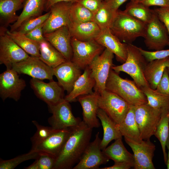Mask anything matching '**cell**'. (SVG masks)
<instances>
[{
  "mask_svg": "<svg viewBox=\"0 0 169 169\" xmlns=\"http://www.w3.org/2000/svg\"><path fill=\"white\" fill-rule=\"evenodd\" d=\"M127 0H104V3L110 8L116 12L119 7Z\"/></svg>",
  "mask_w": 169,
  "mask_h": 169,
  "instance_id": "obj_49",
  "label": "cell"
},
{
  "mask_svg": "<svg viewBox=\"0 0 169 169\" xmlns=\"http://www.w3.org/2000/svg\"><path fill=\"white\" fill-rule=\"evenodd\" d=\"M36 160L40 169H54L56 157L49 153L40 152Z\"/></svg>",
  "mask_w": 169,
  "mask_h": 169,
  "instance_id": "obj_41",
  "label": "cell"
},
{
  "mask_svg": "<svg viewBox=\"0 0 169 169\" xmlns=\"http://www.w3.org/2000/svg\"><path fill=\"white\" fill-rule=\"evenodd\" d=\"M32 122L37 129L36 132L31 138L32 145L36 144L44 140L57 130L54 129L51 126H45L41 125L34 120L32 121Z\"/></svg>",
  "mask_w": 169,
  "mask_h": 169,
  "instance_id": "obj_40",
  "label": "cell"
},
{
  "mask_svg": "<svg viewBox=\"0 0 169 169\" xmlns=\"http://www.w3.org/2000/svg\"><path fill=\"white\" fill-rule=\"evenodd\" d=\"M138 0H131V1L132 2H136Z\"/></svg>",
  "mask_w": 169,
  "mask_h": 169,
  "instance_id": "obj_54",
  "label": "cell"
},
{
  "mask_svg": "<svg viewBox=\"0 0 169 169\" xmlns=\"http://www.w3.org/2000/svg\"><path fill=\"white\" fill-rule=\"evenodd\" d=\"M135 113L141 138L150 140L154 135L161 118V110L155 109L147 103L135 107Z\"/></svg>",
  "mask_w": 169,
  "mask_h": 169,
  "instance_id": "obj_8",
  "label": "cell"
},
{
  "mask_svg": "<svg viewBox=\"0 0 169 169\" xmlns=\"http://www.w3.org/2000/svg\"><path fill=\"white\" fill-rule=\"evenodd\" d=\"M92 129L83 120L71 128L68 139L56 158L54 169L73 168L90 143Z\"/></svg>",
  "mask_w": 169,
  "mask_h": 169,
  "instance_id": "obj_1",
  "label": "cell"
},
{
  "mask_svg": "<svg viewBox=\"0 0 169 169\" xmlns=\"http://www.w3.org/2000/svg\"><path fill=\"white\" fill-rule=\"evenodd\" d=\"M44 23L25 34V36L39 44L46 40L43 32Z\"/></svg>",
  "mask_w": 169,
  "mask_h": 169,
  "instance_id": "obj_45",
  "label": "cell"
},
{
  "mask_svg": "<svg viewBox=\"0 0 169 169\" xmlns=\"http://www.w3.org/2000/svg\"><path fill=\"white\" fill-rule=\"evenodd\" d=\"M73 2H61L51 6L49 16L44 23V34L52 32L63 26L70 25L71 22L69 13Z\"/></svg>",
  "mask_w": 169,
  "mask_h": 169,
  "instance_id": "obj_17",
  "label": "cell"
},
{
  "mask_svg": "<svg viewBox=\"0 0 169 169\" xmlns=\"http://www.w3.org/2000/svg\"><path fill=\"white\" fill-rule=\"evenodd\" d=\"M140 88L146 95L147 104L151 107L161 110L169 108V96L152 89L149 86Z\"/></svg>",
  "mask_w": 169,
  "mask_h": 169,
  "instance_id": "obj_35",
  "label": "cell"
},
{
  "mask_svg": "<svg viewBox=\"0 0 169 169\" xmlns=\"http://www.w3.org/2000/svg\"><path fill=\"white\" fill-rule=\"evenodd\" d=\"M167 69L168 72V74L169 75V66L167 68Z\"/></svg>",
  "mask_w": 169,
  "mask_h": 169,
  "instance_id": "obj_53",
  "label": "cell"
},
{
  "mask_svg": "<svg viewBox=\"0 0 169 169\" xmlns=\"http://www.w3.org/2000/svg\"><path fill=\"white\" fill-rule=\"evenodd\" d=\"M76 0H48L46 5L45 11L48 12L49 11L51 6L54 4L61 2H74Z\"/></svg>",
  "mask_w": 169,
  "mask_h": 169,
  "instance_id": "obj_50",
  "label": "cell"
},
{
  "mask_svg": "<svg viewBox=\"0 0 169 169\" xmlns=\"http://www.w3.org/2000/svg\"><path fill=\"white\" fill-rule=\"evenodd\" d=\"M39 58L44 63L54 68L67 61L64 56L49 42L40 43Z\"/></svg>",
  "mask_w": 169,
  "mask_h": 169,
  "instance_id": "obj_31",
  "label": "cell"
},
{
  "mask_svg": "<svg viewBox=\"0 0 169 169\" xmlns=\"http://www.w3.org/2000/svg\"><path fill=\"white\" fill-rule=\"evenodd\" d=\"M138 48L148 62L156 59L169 57V49L149 51L144 50L140 47H138Z\"/></svg>",
  "mask_w": 169,
  "mask_h": 169,
  "instance_id": "obj_42",
  "label": "cell"
},
{
  "mask_svg": "<svg viewBox=\"0 0 169 169\" xmlns=\"http://www.w3.org/2000/svg\"><path fill=\"white\" fill-rule=\"evenodd\" d=\"M155 90L161 94L169 96V75L167 68Z\"/></svg>",
  "mask_w": 169,
  "mask_h": 169,
  "instance_id": "obj_43",
  "label": "cell"
},
{
  "mask_svg": "<svg viewBox=\"0 0 169 169\" xmlns=\"http://www.w3.org/2000/svg\"><path fill=\"white\" fill-rule=\"evenodd\" d=\"M73 55L71 61L81 70H84L105 48L95 40L82 41L71 38Z\"/></svg>",
  "mask_w": 169,
  "mask_h": 169,
  "instance_id": "obj_5",
  "label": "cell"
},
{
  "mask_svg": "<svg viewBox=\"0 0 169 169\" xmlns=\"http://www.w3.org/2000/svg\"><path fill=\"white\" fill-rule=\"evenodd\" d=\"M7 34L22 49L31 56L39 57L40 44L16 31L11 32L8 29Z\"/></svg>",
  "mask_w": 169,
  "mask_h": 169,
  "instance_id": "obj_33",
  "label": "cell"
},
{
  "mask_svg": "<svg viewBox=\"0 0 169 169\" xmlns=\"http://www.w3.org/2000/svg\"><path fill=\"white\" fill-rule=\"evenodd\" d=\"M30 84L36 95L48 106L55 105L64 99V90L58 82L53 79L46 83L42 80L32 78Z\"/></svg>",
  "mask_w": 169,
  "mask_h": 169,
  "instance_id": "obj_15",
  "label": "cell"
},
{
  "mask_svg": "<svg viewBox=\"0 0 169 169\" xmlns=\"http://www.w3.org/2000/svg\"><path fill=\"white\" fill-rule=\"evenodd\" d=\"M69 15L71 23L93 21L94 13L76 1L73 2L71 5Z\"/></svg>",
  "mask_w": 169,
  "mask_h": 169,
  "instance_id": "obj_36",
  "label": "cell"
},
{
  "mask_svg": "<svg viewBox=\"0 0 169 169\" xmlns=\"http://www.w3.org/2000/svg\"><path fill=\"white\" fill-rule=\"evenodd\" d=\"M166 146L168 149V154L167 155V160L166 163L167 169H169V135L166 141Z\"/></svg>",
  "mask_w": 169,
  "mask_h": 169,
  "instance_id": "obj_52",
  "label": "cell"
},
{
  "mask_svg": "<svg viewBox=\"0 0 169 169\" xmlns=\"http://www.w3.org/2000/svg\"><path fill=\"white\" fill-rule=\"evenodd\" d=\"M104 0H76L94 14L99 9Z\"/></svg>",
  "mask_w": 169,
  "mask_h": 169,
  "instance_id": "obj_46",
  "label": "cell"
},
{
  "mask_svg": "<svg viewBox=\"0 0 169 169\" xmlns=\"http://www.w3.org/2000/svg\"><path fill=\"white\" fill-rule=\"evenodd\" d=\"M146 25L124 11L118 10L109 28L121 42L129 44L139 37H144Z\"/></svg>",
  "mask_w": 169,
  "mask_h": 169,
  "instance_id": "obj_3",
  "label": "cell"
},
{
  "mask_svg": "<svg viewBox=\"0 0 169 169\" xmlns=\"http://www.w3.org/2000/svg\"><path fill=\"white\" fill-rule=\"evenodd\" d=\"M144 38L146 46L151 50H162L168 45L169 40L168 32L154 10L151 19L146 24Z\"/></svg>",
  "mask_w": 169,
  "mask_h": 169,
  "instance_id": "obj_11",
  "label": "cell"
},
{
  "mask_svg": "<svg viewBox=\"0 0 169 169\" xmlns=\"http://www.w3.org/2000/svg\"><path fill=\"white\" fill-rule=\"evenodd\" d=\"M114 54L105 48L96 56L88 67L91 74L95 81L94 91L100 94L105 90L106 84L110 71L113 66Z\"/></svg>",
  "mask_w": 169,
  "mask_h": 169,
  "instance_id": "obj_6",
  "label": "cell"
},
{
  "mask_svg": "<svg viewBox=\"0 0 169 169\" xmlns=\"http://www.w3.org/2000/svg\"><path fill=\"white\" fill-rule=\"evenodd\" d=\"M72 38L82 41L95 40L101 29L94 21L79 23H71L68 27Z\"/></svg>",
  "mask_w": 169,
  "mask_h": 169,
  "instance_id": "obj_27",
  "label": "cell"
},
{
  "mask_svg": "<svg viewBox=\"0 0 169 169\" xmlns=\"http://www.w3.org/2000/svg\"><path fill=\"white\" fill-rule=\"evenodd\" d=\"M140 3L147 7L157 6L160 7H169V0H138Z\"/></svg>",
  "mask_w": 169,
  "mask_h": 169,
  "instance_id": "obj_47",
  "label": "cell"
},
{
  "mask_svg": "<svg viewBox=\"0 0 169 169\" xmlns=\"http://www.w3.org/2000/svg\"><path fill=\"white\" fill-rule=\"evenodd\" d=\"M12 68L19 74L27 75L40 80H52L54 76L53 68L36 56H29L24 60L13 64Z\"/></svg>",
  "mask_w": 169,
  "mask_h": 169,
  "instance_id": "obj_12",
  "label": "cell"
},
{
  "mask_svg": "<svg viewBox=\"0 0 169 169\" xmlns=\"http://www.w3.org/2000/svg\"><path fill=\"white\" fill-rule=\"evenodd\" d=\"M50 13L49 11L39 17L28 20L22 23L15 31L21 34H26L44 23L49 16Z\"/></svg>",
  "mask_w": 169,
  "mask_h": 169,
  "instance_id": "obj_39",
  "label": "cell"
},
{
  "mask_svg": "<svg viewBox=\"0 0 169 169\" xmlns=\"http://www.w3.org/2000/svg\"><path fill=\"white\" fill-rule=\"evenodd\" d=\"M97 115L101 121L103 130V136L100 145L101 149L103 150L112 141L122 138V136L118 127L117 124L103 110L99 108Z\"/></svg>",
  "mask_w": 169,
  "mask_h": 169,
  "instance_id": "obj_25",
  "label": "cell"
},
{
  "mask_svg": "<svg viewBox=\"0 0 169 169\" xmlns=\"http://www.w3.org/2000/svg\"><path fill=\"white\" fill-rule=\"evenodd\" d=\"M71 129L56 130L44 140L32 145L31 150L38 152L48 153L56 158L68 139Z\"/></svg>",
  "mask_w": 169,
  "mask_h": 169,
  "instance_id": "obj_18",
  "label": "cell"
},
{
  "mask_svg": "<svg viewBox=\"0 0 169 169\" xmlns=\"http://www.w3.org/2000/svg\"><path fill=\"white\" fill-rule=\"evenodd\" d=\"M81 70L71 61H66L54 68L53 73L59 84L68 94L81 74Z\"/></svg>",
  "mask_w": 169,
  "mask_h": 169,
  "instance_id": "obj_20",
  "label": "cell"
},
{
  "mask_svg": "<svg viewBox=\"0 0 169 169\" xmlns=\"http://www.w3.org/2000/svg\"><path fill=\"white\" fill-rule=\"evenodd\" d=\"M105 90L116 94L131 106L137 107L148 103L146 95L134 81L122 78L112 69Z\"/></svg>",
  "mask_w": 169,
  "mask_h": 169,
  "instance_id": "obj_2",
  "label": "cell"
},
{
  "mask_svg": "<svg viewBox=\"0 0 169 169\" xmlns=\"http://www.w3.org/2000/svg\"><path fill=\"white\" fill-rule=\"evenodd\" d=\"M48 0H26L22 11L17 21L10 26L11 32L16 31L23 23L39 17L45 11Z\"/></svg>",
  "mask_w": 169,
  "mask_h": 169,
  "instance_id": "obj_24",
  "label": "cell"
},
{
  "mask_svg": "<svg viewBox=\"0 0 169 169\" xmlns=\"http://www.w3.org/2000/svg\"><path fill=\"white\" fill-rule=\"evenodd\" d=\"M26 0H0V27L7 28L18 20L16 12L23 7Z\"/></svg>",
  "mask_w": 169,
  "mask_h": 169,
  "instance_id": "obj_28",
  "label": "cell"
},
{
  "mask_svg": "<svg viewBox=\"0 0 169 169\" xmlns=\"http://www.w3.org/2000/svg\"><path fill=\"white\" fill-rule=\"evenodd\" d=\"M98 103L99 108L117 124L123 120L131 106L120 96L106 90L100 94Z\"/></svg>",
  "mask_w": 169,
  "mask_h": 169,
  "instance_id": "obj_7",
  "label": "cell"
},
{
  "mask_svg": "<svg viewBox=\"0 0 169 169\" xmlns=\"http://www.w3.org/2000/svg\"><path fill=\"white\" fill-rule=\"evenodd\" d=\"M7 29L0 28V64L10 69L13 64L24 60L29 56L7 34Z\"/></svg>",
  "mask_w": 169,
  "mask_h": 169,
  "instance_id": "obj_9",
  "label": "cell"
},
{
  "mask_svg": "<svg viewBox=\"0 0 169 169\" xmlns=\"http://www.w3.org/2000/svg\"><path fill=\"white\" fill-rule=\"evenodd\" d=\"M169 66V57L149 62L144 71V75L150 88L156 89L165 69Z\"/></svg>",
  "mask_w": 169,
  "mask_h": 169,
  "instance_id": "obj_26",
  "label": "cell"
},
{
  "mask_svg": "<svg viewBox=\"0 0 169 169\" xmlns=\"http://www.w3.org/2000/svg\"><path fill=\"white\" fill-rule=\"evenodd\" d=\"M127 57L121 65L113 66L111 69L117 73H126L133 79L139 88L149 86L144 75V71L148 62L138 47L131 44H127Z\"/></svg>",
  "mask_w": 169,
  "mask_h": 169,
  "instance_id": "obj_4",
  "label": "cell"
},
{
  "mask_svg": "<svg viewBox=\"0 0 169 169\" xmlns=\"http://www.w3.org/2000/svg\"><path fill=\"white\" fill-rule=\"evenodd\" d=\"M154 10L165 26L169 36V7H160ZM168 45L169 46V40Z\"/></svg>",
  "mask_w": 169,
  "mask_h": 169,
  "instance_id": "obj_44",
  "label": "cell"
},
{
  "mask_svg": "<svg viewBox=\"0 0 169 169\" xmlns=\"http://www.w3.org/2000/svg\"><path fill=\"white\" fill-rule=\"evenodd\" d=\"M126 143L133 152L135 169H155L152 160L155 145L150 140L137 142L124 137Z\"/></svg>",
  "mask_w": 169,
  "mask_h": 169,
  "instance_id": "obj_13",
  "label": "cell"
},
{
  "mask_svg": "<svg viewBox=\"0 0 169 169\" xmlns=\"http://www.w3.org/2000/svg\"><path fill=\"white\" fill-rule=\"evenodd\" d=\"M98 43L115 55L117 60L124 63L127 57V44L123 43L111 32L108 28L101 30L95 39Z\"/></svg>",
  "mask_w": 169,
  "mask_h": 169,
  "instance_id": "obj_22",
  "label": "cell"
},
{
  "mask_svg": "<svg viewBox=\"0 0 169 169\" xmlns=\"http://www.w3.org/2000/svg\"><path fill=\"white\" fill-rule=\"evenodd\" d=\"M135 106H131L124 120L117 124V126L122 136L140 142L143 140L135 119Z\"/></svg>",
  "mask_w": 169,
  "mask_h": 169,
  "instance_id": "obj_29",
  "label": "cell"
},
{
  "mask_svg": "<svg viewBox=\"0 0 169 169\" xmlns=\"http://www.w3.org/2000/svg\"><path fill=\"white\" fill-rule=\"evenodd\" d=\"M105 156L114 162L125 161L131 164L133 167L134 159L133 154L129 152L124 146L122 138L115 140L114 143L102 150Z\"/></svg>",
  "mask_w": 169,
  "mask_h": 169,
  "instance_id": "obj_30",
  "label": "cell"
},
{
  "mask_svg": "<svg viewBox=\"0 0 169 169\" xmlns=\"http://www.w3.org/2000/svg\"><path fill=\"white\" fill-rule=\"evenodd\" d=\"M100 95L99 93L94 91L77 98L82 109V120L92 128H98L100 125L97 115V110L99 108L98 102Z\"/></svg>",
  "mask_w": 169,
  "mask_h": 169,
  "instance_id": "obj_21",
  "label": "cell"
},
{
  "mask_svg": "<svg viewBox=\"0 0 169 169\" xmlns=\"http://www.w3.org/2000/svg\"><path fill=\"white\" fill-rule=\"evenodd\" d=\"M69 103L64 99L57 104L48 106L52 116L48 122L53 128L67 129L78 125L82 120L73 115Z\"/></svg>",
  "mask_w": 169,
  "mask_h": 169,
  "instance_id": "obj_10",
  "label": "cell"
},
{
  "mask_svg": "<svg viewBox=\"0 0 169 169\" xmlns=\"http://www.w3.org/2000/svg\"><path fill=\"white\" fill-rule=\"evenodd\" d=\"M169 108L161 110V118L157 125L154 135L159 141L161 146L164 162L166 164L167 154L166 145L169 135Z\"/></svg>",
  "mask_w": 169,
  "mask_h": 169,
  "instance_id": "obj_32",
  "label": "cell"
},
{
  "mask_svg": "<svg viewBox=\"0 0 169 169\" xmlns=\"http://www.w3.org/2000/svg\"><path fill=\"white\" fill-rule=\"evenodd\" d=\"M13 68L7 69L0 74V96L4 101L12 99L16 101L20 99L21 93L26 86L25 80Z\"/></svg>",
  "mask_w": 169,
  "mask_h": 169,
  "instance_id": "obj_14",
  "label": "cell"
},
{
  "mask_svg": "<svg viewBox=\"0 0 169 169\" xmlns=\"http://www.w3.org/2000/svg\"><path fill=\"white\" fill-rule=\"evenodd\" d=\"M133 166L130 163L125 161L114 162V164L111 166L100 168L101 169H129Z\"/></svg>",
  "mask_w": 169,
  "mask_h": 169,
  "instance_id": "obj_48",
  "label": "cell"
},
{
  "mask_svg": "<svg viewBox=\"0 0 169 169\" xmlns=\"http://www.w3.org/2000/svg\"><path fill=\"white\" fill-rule=\"evenodd\" d=\"M24 168L25 169H40L39 166L36 160L31 165Z\"/></svg>",
  "mask_w": 169,
  "mask_h": 169,
  "instance_id": "obj_51",
  "label": "cell"
},
{
  "mask_svg": "<svg viewBox=\"0 0 169 169\" xmlns=\"http://www.w3.org/2000/svg\"><path fill=\"white\" fill-rule=\"evenodd\" d=\"M129 15L147 24L151 19L154 10L138 2L131 1L127 3L124 10Z\"/></svg>",
  "mask_w": 169,
  "mask_h": 169,
  "instance_id": "obj_34",
  "label": "cell"
},
{
  "mask_svg": "<svg viewBox=\"0 0 169 169\" xmlns=\"http://www.w3.org/2000/svg\"><path fill=\"white\" fill-rule=\"evenodd\" d=\"M76 80L71 91L64 99L68 102L75 101L79 96L92 93L95 85V81L91 74V70L88 66Z\"/></svg>",
  "mask_w": 169,
  "mask_h": 169,
  "instance_id": "obj_23",
  "label": "cell"
},
{
  "mask_svg": "<svg viewBox=\"0 0 169 169\" xmlns=\"http://www.w3.org/2000/svg\"><path fill=\"white\" fill-rule=\"evenodd\" d=\"M116 12L108 6L103 1L99 9L94 14L93 21L101 30L109 28Z\"/></svg>",
  "mask_w": 169,
  "mask_h": 169,
  "instance_id": "obj_37",
  "label": "cell"
},
{
  "mask_svg": "<svg viewBox=\"0 0 169 169\" xmlns=\"http://www.w3.org/2000/svg\"><path fill=\"white\" fill-rule=\"evenodd\" d=\"M49 42L65 58L71 61L73 55L71 37L68 26H64L50 33L44 34Z\"/></svg>",
  "mask_w": 169,
  "mask_h": 169,
  "instance_id": "obj_19",
  "label": "cell"
},
{
  "mask_svg": "<svg viewBox=\"0 0 169 169\" xmlns=\"http://www.w3.org/2000/svg\"><path fill=\"white\" fill-rule=\"evenodd\" d=\"M99 132L95 135L94 140L90 142L84 150L80 160L73 169H97L107 163L110 159L104 154L100 145L101 139Z\"/></svg>",
  "mask_w": 169,
  "mask_h": 169,
  "instance_id": "obj_16",
  "label": "cell"
},
{
  "mask_svg": "<svg viewBox=\"0 0 169 169\" xmlns=\"http://www.w3.org/2000/svg\"><path fill=\"white\" fill-rule=\"evenodd\" d=\"M39 152L31 150L26 153L22 154L9 160L0 158V169H13L23 162L32 159H36Z\"/></svg>",
  "mask_w": 169,
  "mask_h": 169,
  "instance_id": "obj_38",
  "label": "cell"
}]
</instances>
